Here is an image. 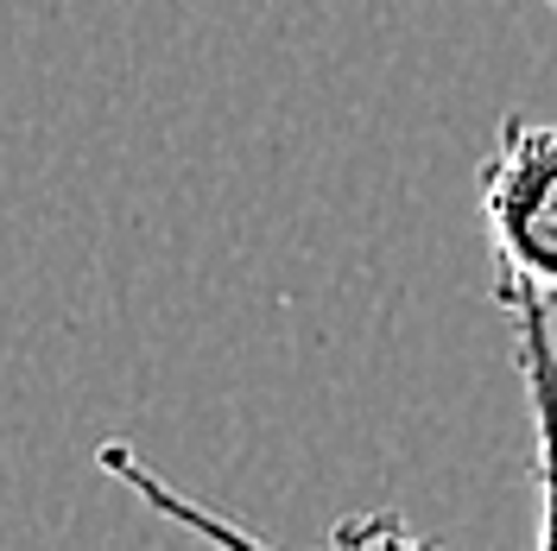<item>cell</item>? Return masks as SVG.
<instances>
[{"label":"cell","instance_id":"obj_1","mask_svg":"<svg viewBox=\"0 0 557 551\" xmlns=\"http://www.w3.org/2000/svg\"><path fill=\"white\" fill-rule=\"evenodd\" d=\"M494 305L532 298L557 317V121L507 114L475 166Z\"/></svg>","mask_w":557,"mask_h":551},{"label":"cell","instance_id":"obj_2","mask_svg":"<svg viewBox=\"0 0 557 551\" xmlns=\"http://www.w3.org/2000/svg\"><path fill=\"white\" fill-rule=\"evenodd\" d=\"M96 469H102L108 482L127 488L146 514L172 519L177 532H190V539L209 546V551H278V546H267L260 532H247L242 519H228L222 507H209V501H197V494H184L165 469H152V463H146L134 444H121V438L96 444ZM323 551H456V546L431 539V532H418L412 519L393 514V507H374V514H343L336 519Z\"/></svg>","mask_w":557,"mask_h":551},{"label":"cell","instance_id":"obj_3","mask_svg":"<svg viewBox=\"0 0 557 551\" xmlns=\"http://www.w3.org/2000/svg\"><path fill=\"white\" fill-rule=\"evenodd\" d=\"M513 317V355L532 413V482H539V551H557V317L532 298L500 305Z\"/></svg>","mask_w":557,"mask_h":551},{"label":"cell","instance_id":"obj_4","mask_svg":"<svg viewBox=\"0 0 557 551\" xmlns=\"http://www.w3.org/2000/svg\"><path fill=\"white\" fill-rule=\"evenodd\" d=\"M545 7H557V0H545Z\"/></svg>","mask_w":557,"mask_h":551}]
</instances>
